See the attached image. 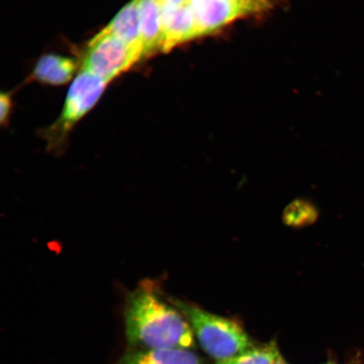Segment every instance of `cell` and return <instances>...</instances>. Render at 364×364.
Listing matches in <instances>:
<instances>
[{
  "instance_id": "cell-4",
  "label": "cell",
  "mask_w": 364,
  "mask_h": 364,
  "mask_svg": "<svg viewBox=\"0 0 364 364\" xmlns=\"http://www.w3.org/2000/svg\"><path fill=\"white\" fill-rule=\"evenodd\" d=\"M144 58L141 50L131 47L104 29L90 40L86 48L82 70L112 81Z\"/></svg>"
},
{
  "instance_id": "cell-5",
  "label": "cell",
  "mask_w": 364,
  "mask_h": 364,
  "mask_svg": "<svg viewBox=\"0 0 364 364\" xmlns=\"http://www.w3.org/2000/svg\"><path fill=\"white\" fill-rule=\"evenodd\" d=\"M201 36L215 33L232 21L270 6L267 0H191Z\"/></svg>"
},
{
  "instance_id": "cell-13",
  "label": "cell",
  "mask_w": 364,
  "mask_h": 364,
  "mask_svg": "<svg viewBox=\"0 0 364 364\" xmlns=\"http://www.w3.org/2000/svg\"><path fill=\"white\" fill-rule=\"evenodd\" d=\"M12 110V100L11 95L6 93L0 95V122L2 125H6Z\"/></svg>"
},
{
  "instance_id": "cell-12",
  "label": "cell",
  "mask_w": 364,
  "mask_h": 364,
  "mask_svg": "<svg viewBox=\"0 0 364 364\" xmlns=\"http://www.w3.org/2000/svg\"><path fill=\"white\" fill-rule=\"evenodd\" d=\"M316 216L315 209L311 205L304 202L294 203L290 205L288 210L285 213L287 222L291 225H304L309 224Z\"/></svg>"
},
{
  "instance_id": "cell-8",
  "label": "cell",
  "mask_w": 364,
  "mask_h": 364,
  "mask_svg": "<svg viewBox=\"0 0 364 364\" xmlns=\"http://www.w3.org/2000/svg\"><path fill=\"white\" fill-rule=\"evenodd\" d=\"M144 58L162 52L161 8L159 0H139Z\"/></svg>"
},
{
  "instance_id": "cell-10",
  "label": "cell",
  "mask_w": 364,
  "mask_h": 364,
  "mask_svg": "<svg viewBox=\"0 0 364 364\" xmlns=\"http://www.w3.org/2000/svg\"><path fill=\"white\" fill-rule=\"evenodd\" d=\"M76 67L74 59L57 54H46L36 63L33 78L45 84L63 85L72 79Z\"/></svg>"
},
{
  "instance_id": "cell-6",
  "label": "cell",
  "mask_w": 364,
  "mask_h": 364,
  "mask_svg": "<svg viewBox=\"0 0 364 364\" xmlns=\"http://www.w3.org/2000/svg\"><path fill=\"white\" fill-rule=\"evenodd\" d=\"M163 33L162 53L201 36L194 13L189 4L183 6H161Z\"/></svg>"
},
{
  "instance_id": "cell-7",
  "label": "cell",
  "mask_w": 364,
  "mask_h": 364,
  "mask_svg": "<svg viewBox=\"0 0 364 364\" xmlns=\"http://www.w3.org/2000/svg\"><path fill=\"white\" fill-rule=\"evenodd\" d=\"M116 364H205L193 350L186 348H127Z\"/></svg>"
},
{
  "instance_id": "cell-3",
  "label": "cell",
  "mask_w": 364,
  "mask_h": 364,
  "mask_svg": "<svg viewBox=\"0 0 364 364\" xmlns=\"http://www.w3.org/2000/svg\"><path fill=\"white\" fill-rule=\"evenodd\" d=\"M107 84L90 72L80 73L68 90L60 117L43 134L50 151L62 153L73 127L97 104Z\"/></svg>"
},
{
  "instance_id": "cell-9",
  "label": "cell",
  "mask_w": 364,
  "mask_h": 364,
  "mask_svg": "<svg viewBox=\"0 0 364 364\" xmlns=\"http://www.w3.org/2000/svg\"><path fill=\"white\" fill-rule=\"evenodd\" d=\"M104 30L116 36L131 47L141 50L144 53L140 31L139 0H132L127 4Z\"/></svg>"
},
{
  "instance_id": "cell-16",
  "label": "cell",
  "mask_w": 364,
  "mask_h": 364,
  "mask_svg": "<svg viewBox=\"0 0 364 364\" xmlns=\"http://www.w3.org/2000/svg\"><path fill=\"white\" fill-rule=\"evenodd\" d=\"M326 364H336V363H326ZM351 364V363H350ZM353 364H360L359 363H353Z\"/></svg>"
},
{
  "instance_id": "cell-14",
  "label": "cell",
  "mask_w": 364,
  "mask_h": 364,
  "mask_svg": "<svg viewBox=\"0 0 364 364\" xmlns=\"http://www.w3.org/2000/svg\"><path fill=\"white\" fill-rule=\"evenodd\" d=\"M191 0H159L161 6H188Z\"/></svg>"
},
{
  "instance_id": "cell-11",
  "label": "cell",
  "mask_w": 364,
  "mask_h": 364,
  "mask_svg": "<svg viewBox=\"0 0 364 364\" xmlns=\"http://www.w3.org/2000/svg\"><path fill=\"white\" fill-rule=\"evenodd\" d=\"M280 355L275 343L250 348L237 356L218 361L216 364H272Z\"/></svg>"
},
{
  "instance_id": "cell-2",
  "label": "cell",
  "mask_w": 364,
  "mask_h": 364,
  "mask_svg": "<svg viewBox=\"0 0 364 364\" xmlns=\"http://www.w3.org/2000/svg\"><path fill=\"white\" fill-rule=\"evenodd\" d=\"M170 299L188 318L204 352L217 362L237 356L254 347L238 322L208 312L193 304Z\"/></svg>"
},
{
  "instance_id": "cell-1",
  "label": "cell",
  "mask_w": 364,
  "mask_h": 364,
  "mask_svg": "<svg viewBox=\"0 0 364 364\" xmlns=\"http://www.w3.org/2000/svg\"><path fill=\"white\" fill-rule=\"evenodd\" d=\"M124 316L129 348L194 347V333L188 318L164 295L156 280L145 279L127 294Z\"/></svg>"
},
{
  "instance_id": "cell-15",
  "label": "cell",
  "mask_w": 364,
  "mask_h": 364,
  "mask_svg": "<svg viewBox=\"0 0 364 364\" xmlns=\"http://www.w3.org/2000/svg\"><path fill=\"white\" fill-rule=\"evenodd\" d=\"M272 364H288L285 362L284 359L282 358L281 355L277 358L276 360Z\"/></svg>"
}]
</instances>
